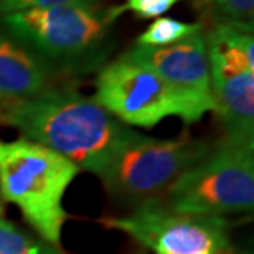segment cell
<instances>
[{"label": "cell", "instance_id": "6da1fadb", "mask_svg": "<svg viewBox=\"0 0 254 254\" xmlns=\"http://www.w3.org/2000/svg\"><path fill=\"white\" fill-rule=\"evenodd\" d=\"M0 118L22 132L23 139L48 147L96 175L129 132L96 99L53 91L8 101Z\"/></svg>", "mask_w": 254, "mask_h": 254}, {"label": "cell", "instance_id": "7a4b0ae2", "mask_svg": "<svg viewBox=\"0 0 254 254\" xmlns=\"http://www.w3.org/2000/svg\"><path fill=\"white\" fill-rule=\"evenodd\" d=\"M78 172L73 162L42 144L0 140V196L17 205L28 225L52 246L62 240L63 198Z\"/></svg>", "mask_w": 254, "mask_h": 254}, {"label": "cell", "instance_id": "3957f363", "mask_svg": "<svg viewBox=\"0 0 254 254\" xmlns=\"http://www.w3.org/2000/svg\"><path fill=\"white\" fill-rule=\"evenodd\" d=\"M164 203L174 211L203 216L251 211L254 144L225 137L167 189Z\"/></svg>", "mask_w": 254, "mask_h": 254}, {"label": "cell", "instance_id": "277c9868", "mask_svg": "<svg viewBox=\"0 0 254 254\" xmlns=\"http://www.w3.org/2000/svg\"><path fill=\"white\" fill-rule=\"evenodd\" d=\"M208 150L205 142L189 137L162 140L129 129L98 177L114 198L140 205L164 195Z\"/></svg>", "mask_w": 254, "mask_h": 254}, {"label": "cell", "instance_id": "5b68a950", "mask_svg": "<svg viewBox=\"0 0 254 254\" xmlns=\"http://www.w3.org/2000/svg\"><path fill=\"white\" fill-rule=\"evenodd\" d=\"M114 20L94 3H66L3 15L5 27L20 43L53 60H71L94 48Z\"/></svg>", "mask_w": 254, "mask_h": 254}, {"label": "cell", "instance_id": "8992f818", "mask_svg": "<svg viewBox=\"0 0 254 254\" xmlns=\"http://www.w3.org/2000/svg\"><path fill=\"white\" fill-rule=\"evenodd\" d=\"M101 223L159 254H225L228 250V223L221 216L174 211L160 198L140 203L127 216Z\"/></svg>", "mask_w": 254, "mask_h": 254}, {"label": "cell", "instance_id": "52a82bcc", "mask_svg": "<svg viewBox=\"0 0 254 254\" xmlns=\"http://www.w3.org/2000/svg\"><path fill=\"white\" fill-rule=\"evenodd\" d=\"M96 103L129 126H157L169 116L191 124V116L180 96L144 64L121 57L101 71L96 81Z\"/></svg>", "mask_w": 254, "mask_h": 254}, {"label": "cell", "instance_id": "ba28073f", "mask_svg": "<svg viewBox=\"0 0 254 254\" xmlns=\"http://www.w3.org/2000/svg\"><path fill=\"white\" fill-rule=\"evenodd\" d=\"M123 57L155 71L187 104L191 124L198 123L208 111L215 109L203 30L169 47L135 45Z\"/></svg>", "mask_w": 254, "mask_h": 254}, {"label": "cell", "instance_id": "9c48e42d", "mask_svg": "<svg viewBox=\"0 0 254 254\" xmlns=\"http://www.w3.org/2000/svg\"><path fill=\"white\" fill-rule=\"evenodd\" d=\"M210 62L213 103L228 139L254 144V69Z\"/></svg>", "mask_w": 254, "mask_h": 254}, {"label": "cell", "instance_id": "30bf717a", "mask_svg": "<svg viewBox=\"0 0 254 254\" xmlns=\"http://www.w3.org/2000/svg\"><path fill=\"white\" fill-rule=\"evenodd\" d=\"M48 69L23 43L0 35V99H25L45 91Z\"/></svg>", "mask_w": 254, "mask_h": 254}, {"label": "cell", "instance_id": "8fae6325", "mask_svg": "<svg viewBox=\"0 0 254 254\" xmlns=\"http://www.w3.org/2000/svg\"><path fill=\"white\" fill-rule=\"evenodd\" d=\"M201 23H187L182 20L162 17L152 22L147 30L137 38L140 47H169L180 40L191 37L193 33L201 32Z\"/></svg>", "mask_w": 254, "mask_h": 254}, {"label": "cell", "instance_id": "7c38bea8", "mask_svg": "<svg viewBox=\"0 0 254 254\" xmlns=\"http://www.w3.org/2000/svg\"><path fill=\"white\" fill-rule=\"evenodd\" d=\"M0 254H62V251L28 236L0 215Z\"/></svg>", "mask_w": 254, "mask_h": 254}, {"label": "cell", "instance_id": "4fadbf2b", "mask_svg": "<svg viewBox=\"0 0 254 254\" xmlns=\"http://www.w3.org/2000/svg\"><path fill=\"white\" fill-rule=\"evenodd\" d=\"M203 15L216 23H253L254 0H196Z\"/></svg>", "mask_w": 254, "mask_h": 254}, {"label": "cell", "instance_id": "5bb4252c", "mask_svg": "<svg viewBox=\"0 0 254 254\" xmlns=\"http://www.w3.org/2000/svg\"><path fill=\"white\" fill-rule=\"evenodd\" d=\"M180 0H126V3L121 8H113L111 13L116 17V12H123V10H129V12L135 13L139 18H157L160 15L167 13L174 7L175 3H179Z\"/></svg>", "mask_w": 254, "mask_h": 254}, {"label": "cell", "instance_id": "9a60e30c", "mask_svg": "<svg viewBox=\"0 0 254 254\" xmlns=\"http://www.w3.org/2000/svg\"><path fill=\"white\" fill-rule=\"evenodd\" d=\"M66 3H94V0H0V13L7 15L13 12L37 7H52Z\"/></svg>", "mask_w": 254, "mask_h": 254}, {"label": "cell", "instance_id": "2e32d148", "mask_svg": "<svg viewBox=\"0 0 254 254\" xmlns=\"http://www.w3.org/2000/svg\"><path fill=\"white\" fill-rule=\"evenodd\" d=\"M2 211H3V206H2V196H0V215H2Z\"/></svg>", "mask_w": 254, "mask_h": 254}, {"label": "cell", "instance_id": "e0dca14e", "mask_svg": "<svg viewBox=\"0 0 254 254\" xmlns=\"http://www.w3.org/2000/svg\"><path fill=\"white\" fill-rule=\"evenodd\" d=\"M0 101H2V99H0Z\"/></svg>", "mask_w": 254, "mask_h": 254}]
</instances>
